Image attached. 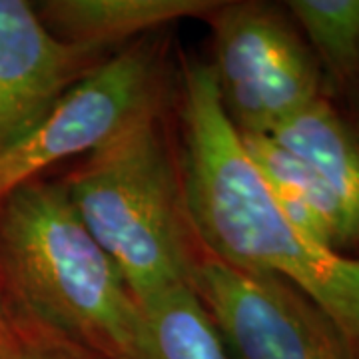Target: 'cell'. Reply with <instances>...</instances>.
<instances>
[{"label": "cell", "instance_id": "1", "mask_svg": "<svg viewBox=\"0 0 359 359\" xmlns=\"http://www.w3.org/2000/svg\"><path fill=\"white\" fill-rule=\"evenodd\" d=\"M180 120L182 184L205 256L295 285L337 323L359 358V257L344 256L280 212L226 114L212 70L186 60Z\"/></svg>", "mask_w": 359, "mask_h": 359}, {"label": "cell", "instance_id": "2", "mask_svg": "<svg viewBox=\"0 0 359 359\" xmlns=\"http://www.w3.org/2000/svg\"><path fill=\"white\" fill-rule=\"evenodd\" d=\"M0 290L14 320L100 359L138 358L140 306L62 182L32 180L0 200Z\"/></svg>", "mask_w": 359, "mask_h": 359}, {"label": "cell", "instance_id": "3", "mask_svg": "<svg viewBox=\"0 0 359 359\" xmlns=\"http://www.w3.org/2000/svg\"><path fill=\"white\" fill-rule=\"evenodd\" d=\"M78 218L138 306L192 285L204 252L194 233L162 110L138 118L62 182Z\"/></svg>", "mask_w": 359, "mask_h": 359}, {"label": "cell", "instance_id": "4", "mask_svg": "<svg viewBox=\"0 0 359 359\" xmlns=\"http://www.w3.org/2000/svg\"><path fill=\"white\" fill-rule=\"evenodd\" d=\"M205 20L214 50L208 66L238 134L268 136L327 96L318 58L283 2L219 0Z\"/></svg>", "mask_w": 359, "mask_h": 359}, {"label": "cell", "instance_id": "5", "mask_svg": "<svg viewBox=\"0 0 359 359\" xmlns=\"http://www.w3.org/2000/svg\"><path fill=\"white\" fill-rule=\"evenodd\" d=\"M164 52L142 39L78 80L18 142L0 154V200L48 168L88 156L166 102Z\"/></svg>", "mask_w": 359, "mask_h": 359}, {"label": "cell", "instance_id": "6", "mask_svg": "<svg viewBox=\"0 0 359 359\" xmlns=\"http://www.w3.org/2000/svg\"><path fill=\"white\" fill-rule=\"evenodd\" d=\"M192 290L233 359H359L337 323L278 276L204 254Z\"/></svg>", "mask_w": 359, "mask_h": 359}, {"label": "cell", "instance_id": "7", "mask_svg": "<svg viewBox=\"0 0 359 359\" xmlns=\"http://www.w3.org/2000/svg\"><path fill=\"white\" fill-rule=\"evenodd\" d=\"M104 60L54 36L30 2L0 0V154Z\"/></svg>", "mask_w": 359, "mask_h": 359}, {"label": "cell", "instance_id": "8", "mask_svg": "<svg viewBox=\"0 0 359 359\" xmlns=\"http://www.w3.org/2000/svg\"><path fill=\"white\" fill-rule=\"evenodd\" d=\"M240 138L283 216L330 250L359 257L358 226L318 172L269 136L240 134Z\"/></svg>", "mask_w": 359, "mask_h": 359}, {"label": "cell", "instance_id": "9", "mask_svg": "<svg viewBox=\"0 0 359 359\" xmlns=\"http://www.w3.org/2000/svg\"><path fill=\"white\" fill-rule=\"evenodd\" d=\"M219 0H48L39 16L54 36L106 52L128 39L178 22L205 18Z\"/></svg>", "mask_w": 359, "mask_h": 359}, {"label": "cell", "instance_id": "10", "mask_svg": "<svg viewBox=\"0 0 359 359\" xmlns=\"http://www.w3.org/2000/svg\"><path fill=\"white\" fill-rule=\"evenodd\" d=\"M268 136L318 172L359 230V138L346 114L321 96Z\"/></svg>", "mask_w": 359, "mask_h": 359}, {"label": "cell", "instance_id": "11", "mask_svg": "<svg viewBox=\"0 0 359 359\" xmlns=\"http://www.w3.org/2000/svg\"><path fill=\"white\" fill-rule=\"evenodd\" d=\"M316 54L325 94L346 116L359 110V0L283 2Z\"/></svg>", "mask_w": 359, "mask_h": 359}, {"label": "cell", "instance_id": "12", "mask_svg": "<svg viewBox=\"0 0 359 359\" xmlns=\"http://www.w3.org/2000/svg\"><path fill=\"white\" fill-rule=\"evenodd\" d=\"M136 359H233L192 285L142 304Z\"/></svg>", "mask_w": 359, "mask_h": 359}, {"label": "cell", "instance_id": "13", "mask_svg": "<svg viewBox=\"0 0 359 359\" xmlns=\"http://www.w3.org/2000/svg\"><path fill=\"white\" fill-rule=\"evenodd\" d=\"M11 316V313H8ZM0 359H100L86 347L78 346L62 335L52 334L14 320L11 316V332L0 346Z\"/></svg>", "mask_w": 359, "mask_h": 359}, {"label": "cell", "instance_id": "14", "mask_svg": "<svg viewBox=\"0 0 359 359\" xmlns=\"http://www.w3.org/2000/svg\"><path fill=\"white\" fill-rule=\"evenodd\" d=\"M8 332H11V316H8L6 302H4V295H2V290H0V344L6 339Z\"/></svg>", "mask_w": 359, "mask_h": 359}, {"label": "cell", "instance_id": "15", "mask_svg": "<svg viewBox=\"0 0 359 359\" xmlns=\"http://www.w3.org/2000/svg\"><path fill=\"white\" fill-rule=\"evenodd\" d=\"M346 118L351 122V126H353V130H355V134H358V138H359V110L358 112H353V114L346 116Z\"/></svg>", "mask_w": 359, "mask_h": 359}, {"label": "cell", "instance_id": "16", "mask_svg": "<svg viewBox=\"0 0 359 359\" xmlns=\"http://www.w3.org/2000/svg\"><path fill=\"white\" fill-rule=\"evenodd\" d=\"M0 346H2V344H0Z\"/></svg>", "mask_w": 359, "mask_h": 359}]
</instances>
